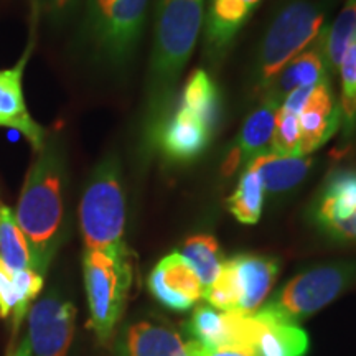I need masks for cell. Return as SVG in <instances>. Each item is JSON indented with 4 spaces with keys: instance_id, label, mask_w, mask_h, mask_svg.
Masks as SVG:
<instances>
[{
    "instance_id": "1",
    "label": "cell",
    "mask_w": 356,
    "mask_h": 356,
    "mask_svg": "<svg viewBox=\"0 0 356 356\" xmlns=\"http://www.w3.org/2000/svg\"><path fill=\"white\" fill-rule=\"evenodd\" d=\"M204 8L207 0H157L142 113L144 154L155 129L175 104L177 84L203 30Z\"/></svg>"
},
{
    "instance_id": "2",
    "label": "cell",
    "mask_w": 356,
    "mask_h": 356,
    "mask_svg": "<svg viewBox=\"0 0 356 356\" xmlns=\"http://www.w3.org/2000/svg\"><path fill=\"white\" fill-rule=\"evenodd\" d=\"M68 162L60 137L44 142L26 173L15 213L30 251V269L43 275L65 238Z\"/></svg>"
},
{
    "instance_id": "3",
    "label": "cell",
    "mask_w": 356,
    "mask_h": 356,
    "mask_svg": "<svg viewBox=\"0 0 356 356\" xmlns=\"http://www.w3.org/2000/svg\"><path fill=\"white\" fill-rule=\"evenodd\" d=\"M79 226L84 249L126 252V191L118 154L96 163L79 203Z\"/></svg>"
},
{
    "instance_id": "4",
    "label": "cell",
    "mask_w": 356,
    "mask_h": 356,
    "mask_svg": "<svg viewBox=\"0 0 356 356\" xmlns=\"http://www.w3.org/2000/svg\"><path fill=\"white\" fill-rule=\"evenodd\" d=\"M323 6L312 0H289L280 7L262 38L254 68L257 92L269 91L296 56L317 42L325 30Z\"/></svg>"
},
{
    "instance_id": "5",
    "label": "cell",
    "mask_w": 356,
    "mask_h": 356,
    "mask_svg": "<svg viewBox=\"0 0 356 356\" xmlns=\"http://www.w3.org/2000/svg\"><path fill=\"white\" fill-rule=\"evenodd\" d=\"M149 0H86L83 37L97 61L122 70L145 30Z\"/></svg>"
},
{
    "instance_id": "6",
    "label": "cell",
    "mask_w": 356,
    "mask_h": 356,
    "mask_svg": "<svg viewBox=\"0 0 356 356\" xmlns=\"http://www.w3.org/2000/svg\"><path fill=\"white\" fill-rule=\"evenodd\" d=\"M83 275L89 322L101 343L111 340L127 304L132 286L131 254L84 249Z\"/></svg>"
},
{
    "instance_id": "7",
    "label": "cell",
    "mask_w": 356,
    "mask_h": 356,
    "mask_svg": "<svg viewBox=\"0 0 356 356\" xmlns=\"http://www.w3.org/2000/svg\"><path fill=\"white\" fill-rule=\"evenodd\" d=\"M356 284V262L320 264L289 280L261 309L289 322H299L337 300Z\"/></svg>"
},
{
    "instance_id": "8",
    "label": "cell",
    "mask_w": 356,
    "mask_h": 356,
    "mask_svg": "<svg viewBox=\"0 0 356 356\" xmlns=\"http://www.w3.org/2000/svg\"><path fill=\"white\" fill-rule=\"evenodd\" d=\"M279 274L274 257L238 254L222 261L221 270L210 287L204 289L208 305L221 312L251 315L264 304Z\"/></svg>"
},
{
    "instance_id": "9",
    "label": "cell",
    "mask_w": 356,
    "mask_h": 356,
    "mask_svg": "<svg viewBox=\"0 0 356 356\" xmlns=\"http://www.w3.org/2000/svg\"><path fill=\"white\" fill-rule=\"evenodd\" d=\"M215 132L208 129L197 114L184 106L173 104L163 121L155 129L145 157L159 152L175 163H188L202 157Z\"/></svg>"
},
{
    "instance_id": "10",
    "label": "cell",
    "mask_w": 356,
    "mask_h": 356,
    "mask_svg": "<svg viewBox=\"0 0 356 356\" xmlns=\"http://www.w3.org/2000/svg\"><path fill=\"white\" fill-rule=\"evenodd\" d=\"M38 19L32 15L30 40L24 53L15 65L10 68H0V127L13 129L26 137L35 152H40L47 142L44 129L35 121L26 108L24 96V73L32 56L35 42H37Z\"/></svg>"
},
{
    "instance_id": "11",
    "label": "cell",
    "mask_w": 356,
    "mask_h": 356,
    "mask_svg": "<svg viewBox=\"0 0 356 356\" xmlns=\"http://www.w3.org/2000/svg\"><path fill=\"white\" fill-rule=\"evenodd\" d=\"M76 309L56 293L43 297L29 312V340L32 356H66L74 335Z\"/></svg>"
},
{
    "instance_id": "12",
    "label": "cell",
    "mask_w": 356,
    "mask_h": 356,
    "mask_svg": "<svg viewBox=\"0 0 356 356\" xmlns=\"http://www.w3.org/2000/svg\"><path fill=\"white\" fill-rule=\"evenodd\" d=\"M147 286L159 304L175 312L193 309L204 296L202 280L180 252L162 257L150 273Z\"/></svg>"
},
{
    "instance_id": "13",
    "label": "cell",
    "mask_w": 356,
    "mask_h": 356,
    "mask_svg": "<svg viewBox=\"0 0 356 356\" xmlns=\"http://www.w3.org/2000/svg\"><path fill=\"white\" fill-rule=\"evenodd\" d=\"M262 0H207L204 8V53L211 63H218L254 15Z\"/></svg>"
},
{
    "instance_id": "14",
    "label": "cell",
    "mask_w": 356,
    "mask_h": 356,
    "mask_svg": "<svg viewBox=\"0 0 356 356\" xmlns=\"http://www.w3.org/2000/svg\"><path fill=\"white\" fill-rule=\"evenodd\" d=\"M185 330L190 340L208 346H252L254 322L251 315L221 312L211 305H197ZM254 348V346H252Z\"/></svg>"
},
{
    "instance_id": "15",
    "label": "cell",
    "mask_w": 356,
    "mask_h": 356,
    "mask_svg": "<svg viewBox=\"0 0 356 356\" xmlns=\"http://www.w3.org/2000/svg\"><path fill=\"white\" fill-rule=\"evenodd\" d=\"M300 126V155L314 154L332 139L341 126L340 106L330 86V78L323 79L314 88L309 102L299 115Z\"/></svg>"
},
{
    "instance_id": "16",
    "label": "cell",
    "mask_w": 356,
    "mask_h": 356,
    "mask_svg": "<svg viewBox=\"0 0 356 356\" xmlns=\"http://www.w3.org/2000/svg\"><path fill=\"white\" fill-rule=\"evenodd\" d=\"M252 346L259 356H305L309 351V335L299 323L262 309L252 314Z\"/></svg>"
},
{
    "instance_id": "17",
    "label": "cell",
    "mask_w": 356,
    "mask_h": 356,
    "mask_svg": "<svg viewBox=\"0 0 356 356\" xmlns=\"http://www.w3.org/2000/svg\"><path fill=\"white\" fill-rule=\"evenodd\" d=\"M118 356H188L185 341L167 325L152 320L129 323L118 341Z\"/></svg>"
},
{
    "instance_id": "18",
    "label": "cell",
    "mask_w": 356,
    "mask_h": 356,
    "mask_svg": "<svg viewBox=\"0 0 356 356\" xmlns=\"http://www.w3.org/2000/svg\"><path fill=\"white\" fill-rule=\"evenodd\" d=\"M356 215V170H338L325 181L315 218L320 226L335 236L343 222Z\"/></svg>"
},
{
    "instance_id": "19",
    "label": "cell",
    "mask_w": 356,
    "mask_h": 356,
    "mask_svg": "<svg viewBox=\"0 0 356 356\" xmlns=\"http://www.w3.org/2000/svg\"><path fill=\"white\" fill-rule=\"evenodd\" d=\"M327 29V26H325ZM325 30L320 35L317 42H315L309 50L302 51L299 56H296L289 63L286 68L280 71V74L275 79L273 86L266 95L274 96L280 104H282L284 97L293 89L302 86H317L323 79L328 78V65L327 56H325ZM264 95V96H266Z\"/></svg>"
},
{
    "instance_id": "20",
    "label": "cell",
    "mask_w": 356,
    "mask_h": 356,
    "mask_svg": "<svg viewBox=\"0 0 356 356\" xmlns=\"http://www.w3.org/2000/svg\"><path fill=\"white\" fill-rule=\"evenodd\" d=\"M310 157H286L273 152H262L248 163L259 175L264 190L273 195L287 193L299 186L312 168Z\"/></svg>"
},
{
    "instance_id": "21",
    "label": "cell",
    "mask_w": 356,
    "mask_h": 356,
    "mask_svg": "<svg viewBox=\"0 0 356 356\" xmlns=\"http://www.w3.org/2000/svg\"><path fill=\"white\" fill-rule=\"evenodd\" d=\"M177 104L197 114L208 129L216 134L221 119V95L216 81L207 70L191 71L177 97Z\"/></svg>"
},
{
    "instance_id": "22",
    "label": "cell",
    "mask_w": 356,
    "mask_h": 356,
    "mask_svg": "<svg viewBox=\"0 0 356 356\" xmlns=\"http://www.w3.org/2000/svg\"><path fill=\"white\" fill-rule=\"evenodd\" d=\"M279 108L280 102L274 96L266 95L264 101L244 121V126L234 144L239 147L243 160L246 163L259 154L267 152V147L270 145L274 136Z\"/></svg>"
},
{
    "instance_id": "23",
    "label": "cell",
    "mask_w": 356,
    "mask_h": 356,
    "mask_svg": "<svg viewBox=\"0 0 356 356\" xmlns=\"http://www.w3.org/2000/svg\"><path fill=\"white\" fill-rule=\"evenodd\" d=\"M266 190L261 178L252 168H244L231 197L226 200L228 211L243 225H256L264 208Z\"/></svg>"
},
{
    "instance_id": "24",
    "label": "cell",
    "mask_w": 356,
    "mask_h": 356,
    "mask_svg": "<svg viewBox=\"0 0 356 356\" xmlns=\"http://www.w3.org/2000/svg\"><path fill=\"white\" fill-rule=\"evenodd\" d=\"M180 254L191 266L202 280L203 287H210L220 274L222 266V256L220 244L210 234L190 236L181 244Z\"/></svg>"
},
{
    "instance_id": "25",
    "label": "cell",
    "mask_w": 356,
    "mask_h": 356,
    "mask_svg": "<svg viewBox=\"0 0 356 356\" xmlns=\"http://www.w3.org/2000/svg\"><path fill=\"white\" fill-rule=\"evenodd\" d=\"M0 259L12 273L30 269V251L15 213L0 203Z\"/></svg>"
},
{
    "instance_id": "26",
    "label": "cell",
    "mask_w": 356,
    "mask_h": 356,
    "mask_svg": "<svg viewBox=\"0 0 356 356\" xmlns=\"http://www.w3.org/2000/svg\"><path fill=\"white\" fill-rule=\"evenodd\" d=\"M323 44L328 70H338L348 48L356 44V0H346L335 22L325 29Z\"/></svg>"
},
{
    "instance_id": "27",
    "label": "cell",
    "mask_w": 356,
    "mask_h": 356,
    "mask_svg": "<svg viewBox=\"0 0 356 356\" xmlns=\"http://www.w3.org/2000/svg\"><path fill=\"white\" fill-rule=\"evenodd\" d=\"M341 95H340V114L345 132L350 134L356 127V44H351L348 51L341 58L340 66Z\"/></svg>"
},
{
    "instance_id": "28",
    "label": "cell",
    "mask_w": 356,
    "mask_h": 356,
    "mask_svg": "<svg viewBox=\"0 0 356 356\" xmlns=\"http://www.w3.org/2000/svg\"><path fill=\"white\" fill-rule=\"evenodd\" d=\"M269 152L286 155V157H302L299 115L286 113V111L279 108Z\"/></svg>"
},
{
    "instance_id": "29",
    "label": "cell",
    "mask_w": 356,
    "mask_h": 356,
    "mask_svg": "<svg viewBox=\"0 0 356 356\" xmlns=\"http://www.w3.org/2000/svg\"><path fill=\"white\" fill-rule=\"evenodd\" d=\"M13 274V284H15V309H13V332L19 330L22 320L30 310L32 302L43 289V275H40L32 269L20 270Z\"/></svg>"
},
{
    "instance_id": "30",
    "label": "cell",
    "mask_w": 356,
    "mask_h": 356,
    "mask_svg": "<svg viewBox=\"0 0 356 356\" xmlns=\"http://www.w3.org/2000/svg\"><path fill=\"white\" fill-rule=\"evenodd\" d=\"M32 15L47 20L51 26H61L78 10L81 0H30Z\"/></svg>"
},
{
    "instance_id": "31",
    "label": "cell",
    "mask_w": 356,
    "mask_h": 356,
    "mask_svg": "<svg viewBox=\"0 0 356 356\" xmlns=\"http://www.w3.org/2000/svg\"><path fill=\"white\" fill-rule=\"evenodd\" d=\"M185 350L188 356H259L252 346H208L193 340L185 341Z\"/></svg>"
},
{
    "instance_id": "32",
    "label": "cell",
    "mask_w": 356,
    "mask_h": 356,
    "mask_svg": "<svg viewBox=\"0 0 356 356\" xmlns=\"http://www.w3.org/2000/svg\"><path fill=\"white\" fill-rule=\"evenodd\" d=\"M15 309V284L13 274L0 259V317H8Z\"/></svg>"
},
{
    "instance_id": "33",
    "label": "cell",
    "mask_w": 356,
    "mask_h": 356,
    "mask_svg": "<svg viewBox=\"0 0 356 356\" xmlns=\"http://www.w3.org/2000/svg\"><path fill=\"white\" fill-rule=\"evenodd\" d=\"M314 88L315 86H302L293 89L292 92H289V95L284 97L280 109L286 111V113L300 115V113L307 106V102H309V97L312 95V91H314Z\"/></svg>"
},
{
    "instance_id": "34",
    "label": "cell",
    "mask_w": 356,
    "mask_h": 356,
    "mask_svg": "<svg viewBox=\"0 0 356 356\" xmlns=\"http://www.w3.org/2000/svg\"><path fill=\"white\" fill-rule=\"evenodd\" d=\"M243 154L241 150H239V147L233 144L229 147L228 154H226L225 160H222L221 163V173L222 177H231L233 173H236L239 170V167L243 165Z\"/></svg>"
},
{
    "instance_id": "35",
    "label": "cell",
    "mask_w": 356,
    "mask_h": 356,
    "mask_svg": "<svg viewBox=\"0 0 356 356\" xmlns=\"http://www.w3.org/2000/svg\"><path fill=\"white\" fill-rule=\"evenodd\" d=\"M12 356H32V353H30V343H29V340H26V338L24 341H22L20 346L17 348V351Z\"/></svg>"
}]
</instances>
